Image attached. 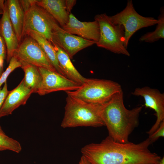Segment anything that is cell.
<instances>
[{
    "mask_svg": "<svg viewBox=\"0 0 164 164\" xmlns=\"http://www.w3.org/2000/svg\"><path fill=\"white\" fill-rule=\"evenodd\" d=\"M148 138L135 144L114 141L109 136L99 143H91L81 150L90 164H159L161 157L149 149Z\"/></svg>",
    "mask_w": 164,
    "mask_h": 164,
    "instance_id": "1",
    "label": "cell"
},
{
    "mask_svg": "<svg viewBox=\"0 0 164 164\" xmlns=\"http://www.w3.org/2000/svg\"><path fill=\"white\" fill-rule=\"evenodd\" d=\"M142 106L131 110L124 103L122 91L115 94L101 108L102 119L108 130L109 136L114 141L127 143L130 134L139 124V117Z\"/></svg>",
    "mask_w": 164,
    "mask_h": 164,
    "instance_id": "2",
    "label": "cell"
},
{
    "mask_svg": "<svg viewBox=\"0 0 164 164\" xmlns=\"http://www.w3.org/2000/svg\"><path fill=\"white\" fill-rule=\"evenodd\" d=\"M64 115L61 123L63 128L104 125L101 115V104L87 103L67 95Z\"/></svg>",
    "mask_w": 164,
    "mask_h": 164,
    "instance_id": "3",
    "label": "cell"
},
{
    "mask_svg": "<svg viewBox=\"0 0 164 164\" xmlns=\"http://www.w3.org/2000/svg\"><path fill=\"white\" fill-rule=\"evenodd\" d=\"M122 91L121 86L117 82L108 80L86 78L78 89L66 92L67 95L87 103L102 104Z\"/></svg>",
    "mask_w": 164,
    "mask_h": 164,
    "instance_id": "4",
    "label": "cell"
},
{
    "mask_svg": "<svg viewBox=\"0 0 164 164\" xmlns=\"http://www.w3.org/2000/svg\"><path fill=\"white\" fill-rule=\"evenodd\" d=\"M94 19L98 22L100 28V36L96 43L97 46L116 54L129 56L130 54L124 45V27L113 23L109 16L105 13L96 15Z\"/></svg>",
    "mask_w": 164,
    "mask_h": 164,
    "instance_id": "5",
    "label": "cell"
},
{
    "mask_svg": "<svg viewBox=\"0 0 164 164\" xmlns=\"http://www.w3.org/2000/svg\"><path fill=\"white\" fill-rule=\"evenodd\" d=\"M36 2L34 0L24 11L22 38L27 32L32 31L44 37L52 45L53 33L60 26L49 13L36 4Z\"/></svg>",
    "mask_w": 164,
    "mask_h": 164,
    "instance_id": "6",
    "label": "cell"
},
{
    "mask_svg": "<svg viewBox=\"0 0 164 164\" xmlns=\"http://www.w3.org/2000/svg\"><path fill=\"white\" fill-rule=\"evenodd\" d=\"M109 17L114 24L124 27V45L127 49L130 38L136 32L142 28L157 24L159 22L153 17H144L139 14L135 10L132 0L128 1L123 10Z\"/></svg>",
    "mask_w": 164,
    "mask_h": 164,
    "instance_id": "7",
    "label": "cell"
},
{
    "mask_svg": "<svg viewBox=\"0 0 164 164\" xmlns=\"http://www.w3.org/2000/svg\"><path fill=\"white\" fill-rule=\"evenodd\" d=\"M13 56L21 63H29L56 72L39 44L29 36L26 37L19 44Z\"/></svg>",
    "mask_w": 164,
    "mask_h": 164,
    "instance_id": "8",
    "label": "cell"
},
{
    "mask_svg": "<svg viewBox=\"0 0 164 164\" xmlns=\"http://www.w3.org/2000/svg\"><path fill=\"white\" fill-rule=\"evenodd\" d=\"M42 80L35 93L40 95L59 91H73L77 90L81 85L60 74L57 72L38 67Z\"/></svg>",
    "mask_w": 164,
    "mask_h": 164,
    "instance_id": "9",
    "label": "cell"
},
{
    "mask_svg": "<svg viewBox=\"0 0 164 164\" xmlns=\"http://www.w3.org/2000/svg\"><path fill=\"white\" fill-rule=\"evenodd\" d=\"M132 94L135 96L143 97L145 107L152 109L155 112L156 121L147 132L150 135L158 129L164 121V94L157 89L148 87L137 88Z\"/></svg>",
    "mask_w": 164,
    "mask_h": 164,
    "instance_id": "10",
    "label": "cell"
},
{
    "mask_svg": "<svg viewBox=\"0 0 164 164\" xmlns=\"http://www.w3.org/2000/svg\"><path fill=\"white\" fill-rule=\"evenodd\" d=\"M53 41L52 45L55 44L57 45L63 50L70 59L81 50L96 43L94 41L68 33L60 26L54 32Z\"/></svg>",
    "mask_w": 164,
    "mask_h": 164,
    "instance_id": "11",
    "label": "cell"
},
{
    "mask_svg": "<svg viewBox=\"0 0 164 164\" xmlns=\"http://www.w3.org/2000/svg\"><path fill=\"white\" fill-rule=\"evenodd\" d=\"M62 28L68 33L77 35L83 38L94 41L96 43L99 38V26L97 21L81 22L71 13L69 15V21Z\"/></svg>",
    "mask_w": 164,
    "mask_h": 164,
    "instance_id": "12",
    "label": "cell"
},
{
    "mask_svg": "<svg viewBox=\"0 0 164 164\" xmlns=\"http://www.w3.org/2000/svg\"><path fill=\"white\" fill-rule=\"evenodd\" d=\"M33 91L27 87L23 79L19 84L9 92L0 110V118L11 114L21 105L25 104Z\"/></svg>",
    "mask_w": 164,
    "mask_h": 164,
    "instance_id": "13",
    "label": "cell"
},
{
    "mask_svg": "<svg viewBox=\"0 0 164 164\" xmlns=\"http://www.w3.org/2000/svg\"><path fill=\"white\" fill-rule=\"evenodd\" d=\"M2 15L0 19V34L6 44V60L8 63L13 56L14 53L18 47L19 44L9 16L6 0L5 2Z\"/></svg>",
    "mask_w": 164,
    "mask_h": 164,
    "instance_id": "14",
    "label": "cell"
},
{
    "mask_svg": "<svg viewBox=\"0 0 164 164\" xmlns=\"http://www.w3.org/2000/svg\"><path fill=\"white\" fill-rule=\"evenodd\" d=\"M36 3L49 13L61 28L69 21L70 14L67 11L65 0H36Z\"/></svg>",
    "mask_w": 164,
    "mask_h": 164,
    "instance_id": "15",
    "label": "cell"
},
{
    "mask_svg": "<svg viewBox=\"0 0 164 164\" xmlns=\"http://www.w3.org/2000/svg\"><path fill=\"white\" fill-rule=\"evenodd\" d=\"M56 51L57 59L62 71L66 77L80 85L86 78L83 76L73 65L68 55L55 44L53 45Z\"/></svg>",
    "mask_w": 164,
    "mask_h": 164,
    "instance_id": "16",
    "label": "cell"
},
{
    "mask_svg": "<svg viewBox=\"0 0 164 164\" xmlns=\"http://www.w3.org/2000/svg\"><path fill=\"white\" fill-rule=\"evenodd\" d=\"M6 1L9 16L19 43L22 39L25 12L19 0H7Z\"/></svg>",
    "mask_w": 164,
    "mask_h": 164,
    "instance_id": "17",
    "label": "cell"
},
{
    "mask_svg": "<svg viewBox=\"0 0 164 164\" xmlns=\"http://www.w3.org/2000/svg\"><path fill=\"white\" fill-rule=\"evenodd\" d=\"M26 35L31 37L38 42L56 71L65 77L60 67L56 51L51 43L44 37L32 31L27 32L25 36Z\"/></svg>",
    "mask_w": 164,
    "mask_h": 164,
    "instance_id": "18",
    "label": "cell"
},
{
    "mask_svg": "<svg viewBox=\"0 0 164 164\" xmlns=\"http://www.w3.org/2000/svg\"><path fill=\"white\" fill-rule=\"evenodd\" d=\"M21 67L24 72L23 78L25 84L28 88L35 93L41 83L42 77L38 67L31 64L22 63Z\"/></svg>",
    "mask_w": 164,
    "mask_h": 164,
    "instance_id": "19",
    "label": "cell"
},
{
    "mask_svg": "<svg viewBox=\"0 0 164 164\" xmlns=\"http://www.w3.org/2000/svg\"><path fill=\"white\" fill-rule=\"evenodd\" d=\"M158 22L157 24L155 30L152 32H147L142 36L139 39L140 42L149 43H154L160 39L164 38V8L160 9V14L157 19Z\"/></svg>",
    "mask_w": 164,
    "mask_h": 164,
    "instance_id": "20",
    "label": "cell"
},
{
    "mask_svg": "<svg viewBox=\"0 0 164 164\" xmlns=\"http://www.w3.org/2000/svg\"><path fill=\"white\" fill-rule=\"evenodd\" d=\"M22 149L19 142L8 136L3 132L0 131V151L9 150L19 153Z\"/></svg>",
    "mask_w": 164,
    "mask_h": 164,
    "instance_id": "21",
    "label": "cell"
},
{
    "mask_svg": "<svg viewBox=\"0 0 164 164\" xmlns=\"http://www.w3.org/2000/svg\"><path fill=\"white\" fill-rule=\"evenodd\" d=\"M22 66V63L16 58L14 56L11 58L8 67L5 71L2 72L0 77V89L2 84L6 81L10 73L16 68L21 67Z\"/></svg>",
    "mask_w": 164,
    "mask_h": 164,
    "instance_id": "22",
    "label": "cell"
},
{
    "mask_svg": "<svg viewBox=\"0 0 164 164\" xmlns=\"http://www.w3.org/2000/svg\"><path fill=\"white\" fill-rule=\"evenodd\" d=\"M164 136V121H162L158 129L152 134L149 135L152 143L155 142L160 137Z\"/></svg>",
    "mask_w": 164,
    "mask_h": 164,
    "instance_id": "23",
    "label": "cell"
},
{
    "mask_svg": "<svg viewBox=\"0 0 164 164\" xmlns=\"http://www.w3.org/2000/svg\"><path fill=\"white\" fill-rule=\"evenodd\" d=\"M8 90L7 81L4 83L3 87L0 89V110L9 92Z\"/></svg>",
    "mask_w": 164,
    "mask_h": 164,
    "instance_id": "24",
    "label": "cell"
},
{
    "mask_svg": "<svg viewBox=\"0 0 164 164\" xmlns=\"http://www.w3.org/2000/svg\"><path fill=\"white\" fill-rule=\"evenodd\" d=\"M5 41L0 34V57L4 60L5 57L6 50Z\"/></svg>",
    "mask_w": 164,
    "mask_h": 164,
    "instance_id": "25",
    "label": "cell"
},
{
    "mask_svg": "<svg viewBox=\"0 0 164 164\" xmlns=\"http://www.w3.org/2000/svg\"><path fill=\"white\" fill-rule=\"evenodd\" d=\"M76 0H65L66 9L67 12L70 14L73 6L75 5Z\"/></svg>",
    "mask_w": 164,
    "mask_h": 164,
    "instance_id": "26",
    "label": "cell"
},
{
    "mask_svg": "<svg viewBox=\"0 0 164 164\" xmlns=\"http://www.w3.org/2000/svg\"><path fill=\"white\" fill-rule=\"evenodd\" d=\"M78 164H90L86 159L82 155Z\"/></svg>",
    "mask_w": 164,
    "mask_h": 164,
    "instance_id": "27",
    "label": "cell"
},
{
    "mask_svg": "<svg viewBox=\"0 0 164 164\" xmlns=\"http://www.w3.org/2000/svg\"><path fill=\"white\" fill-rule=\"evenodd\" d=\"M5 2L4 0H0V15L2 14L3 13Z\"/></svg>",
    "mask_w": 164,
    "mask_h": 164,
    "instance_id": "28",
    "label": "cell"
},
{
    "mask_svg": "<svg viewBox=\"0 0 164 164\" xmlns=\"http://www.w3.org/2000/svg\"><path fill=\"white\" fill-rule=\"evenodd\" d=\"M4 59L0 57V69H3Z\"/></svg>",
    "mask_w": 164,
    "mask_h": 164,
    "instance_id": "29",
    "label": "cell"
},
{
    "mask_svg": "<svg viewBox=\"0 0 164 164\" xmlns=\"http://www.w3.org/2000/svg\"><path fill=\"white\" fill-rule=\"evenodd\" d=\"M159 164H164V156L161 158Z\"/></svg>",
    "mask_w": 164,
    "mask_h": 164,
    "instance_id": "30",
    "label": "cell"
},
{
    "mask_svg": "<svg viewBox=\"0 0 164 164\" xmlns=\"http://www.w3.org/2000/svg\"><path fill=\"white\" fill-rule=\"evenodd\" d=\"M3 69H0V77L2 73Z\"/></svg>",
    "mask_w": 164,
    "mask_h": 164,
    "instance_id": "31",
    "label": "cell"
},
{
    "mask_svg": "<svg viewBox=\"0 0 164 164\" xmlns=\"http://www.w3.org/2000/svg\"><path fill=\"white\" fill-rule=\"evenodd\" d=\"M0 131H1V132H3V131H2V128L0 125Z\"/></svg>",
    "mask_w": 164,
    "mask_h": 164,
    "instance_id": "32",
    "label": "cell"
}]
</instances>
